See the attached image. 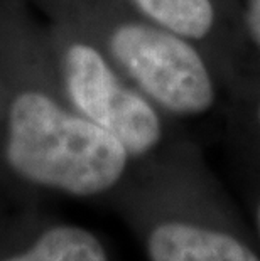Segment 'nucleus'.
Segmentation results:
<instances>
[{
    "label": "nucleus",
    "mask_w": 260,
    "mask_h": 261,
    "mask_svg": "<svg viewBox=\"0 0 260 261\" xmlns=\"http://www.w3.org/2000/svg\"><path fill=\"white\" fill-rule=\"evenodd\" d=\"M127 157V148L112 133L66 113L46 94L26 91L10 107L7 159L27 180L95 196L120 180Z\"/></svg>",
    "instance_id": "1"
},
{
    "label": "nucleus",
    "mask_w": 260,
    "mask_h": 261,
    "mask_svg": "<svg viewBox=\"0 0 260 261\" xmlns=\"http://www.w3.org/2000/svg\"><path fill=\"white\" fill-rule=\"evenodd\" d=\"M110 49L137 85L169 112L198 115L213 105L215 90L206 64L181 36L127 24L112 34Z\"/></svg>",
    "instance_id": "2"
},
{
    "label": "nucleus",
    "mask_w": 260,
    "mask_h": 261,
    "mask_svg": "<svg viewBox=\"0 0 260 261\" xmlns=\"http://www.w3.org/2000/svg\"><path fill=\"white\" fill-rule=\"evenodd\" d=\"M64 74L69 98L85 118L112 133L129 155H142L157 145L162 133L157 113L120 85L97 49L73 44L64 56Z\"/></svg>",
    "instance_id": "3"
},
{
    "label": "nucleus",
    "mask_w": 260,
    "mask_h": 261,
    "mask_svg": "<svg viewBox=\"0 0 260 261\" xmlns=\"http://www.w3.org/2000/svg\"><path fill=\"white\" fill-rule=\"evenodd\" d=\"M151 261H260V254L231 232L215 227L168 221L149 234Z\"/></svg>",
    "instance_id": "4"
},
{
    "label": "nucleus",
    "mask_w": 260,
    "mask_h": 261,
    "mask_svg": "<svg viewBox=\"0 0 260 261\" xmlns=\"http://www.w3.org/2000/svg\"><path fill=\"white\" fill-rule=\"evenodd\" d=\"M146 15L174 34L201 39L211 31L215 9L209 0H132Z\"/></svg>",
    "instance_id": "5"
},
{
    "label": "nucleus",
    "mask_w": 260,
    "mask_h": 261,
    "mask_svg": "<svg viewBox=\"0 0 260 261\" xmlns=\"http://www.w3.org/2000/svg\"><path fill=\"white\" fill-rule=\"evenodd\" d=\"M7 261H108V258L91 232L75 226H59L42 234L31 251Z\"/></svg>",
    "instance_id": "6"
},
{
    "label": "nucleus",
    "mask_w": 260,
    "mask_h": 261,
    "mask_svg": "<svg viewBox=\"0 0 260 261\" xmlns=\"http://www.w3.org/2000/svg\"><path fill=\"white\" fill-rule=\"evenodd\" d=\"M247 25L253 42L260 47V0H247Z\"/></svg>",
    "instance_id": "7"
},
{
    "label": "nucleus",
    "mask_w": 260,
    "mask_h": 261,
    "mask_svg": "<svg viewBox=\"0 0 260 261\" xmlns=\"http://www.w3.org/2000/svg\"><path fill=\"white\" fill-rule=\"evenodd\" d=\"M255 223H257V232H258V238H260V204L257 207V216H255Z\"/></svg>",
    "instance_id": "8"
},
{
    "label": "nucleus",
    "mask_w": 260,
    "mask_h": 261,
    "mask_svg": "<svg viewBox=\"0 0 260 261\" xmlns=\"http://www.w3.org/2000/svg\"><path fill=\"white\" fill-rule=\"evenodd\" d=\"M258 120H260V105H258Z\"/></svg>",
    "instance_id": "9"
}]
</instances>
